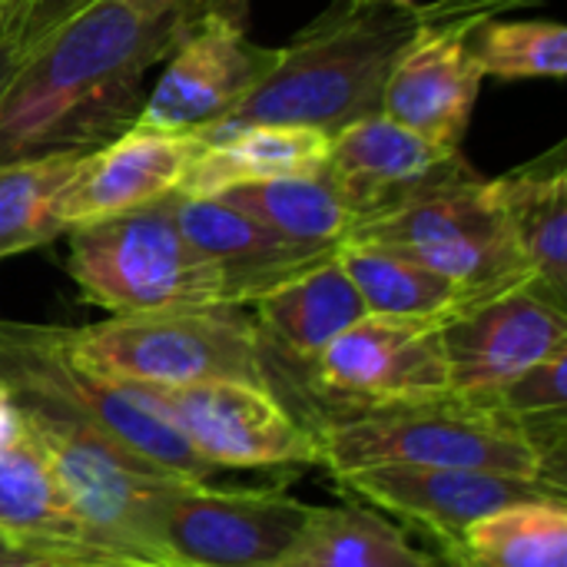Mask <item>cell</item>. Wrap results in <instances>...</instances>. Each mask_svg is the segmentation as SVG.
Segmentation results:
<instances>
[{
    "mask_svg": "<svg viewBox=\"0 0 567 567\" xmlns=\"http://www.w3.org/2000/svg\"><path fill=\"white\" fill-rule=\"evenodd\" d=\"M186 30L96 0L43 37L0 80V166L53 153H93L136 126L146 76Z\"/></svg>",
    "mask_w": 567,
    "mask_h": 567,
    "instance_id": "6da1fadb",
    "label": "cell"
},
{
    "mask_svg": "<svg viewBox=\"0 0 567 567\" xmlns=\"http://www.w3.org/2000/svg\"><path fill=\"white\" fill-rule=\"evenodd\" d=\"M429 3L336 0L286 47L266 80L219 123L196 130L213 146L246 126H312L329 136L382 113V90L409 40L422 30Z\"/></svg>",
    "mask_w": 567,
    "mask_h": 567,
    "instance_id": "7a4b0ae2",
    "label": "cell"
},
{
    "mask_svg": "<svg viewBox=\"0 0 567 567\" xmlns=\"http://www.w3.org/2000/svg\"><path fill=\"white\" fill-rule=\"evenodd\" d=\"M322 465L339 475L372 465L472 468L538 478L565 488V415L508 419L445 395L419 405H389L336 415L316 425Z\"/></svg>",
    "mask_w": 567,
    "mask_h": 567,
    "instance_id": "3957f363",
    "label": "cell"
},
{
    "mask_svg": "<svg viewBox=\"0 0 567 567\" xmlns=\"http://www.w3.org/2000/svg\"><path fill=\"white\" fill-rule=\"evenodd\" d=\"M63 236L66 272L80 296L113 316L233 306L223 272L186 243L176 223V193L70 226Z\"/></svg>",
    "mask_w": 567,
    "mask_h": 567,
    "instance_id": "277c9868",
    "label": "cell"
},
{
    "mask_svg": "<svg viewBox=\"0 0 567 567\" xmlns=\"http://www.w3.org/2000/svg\"><path fill=\"white\" fill-rule=\"evenodd\" d=\"M0 385L23 405L93 429L169 478L209 482L219 472L130 385L80 365L56 326L0 319Z\"/></svg>",
    "mask_w": 567,
    "mask_h": 567,
    "instance_id": "5b68a950",
    "label": "cell"
},
{
    "mask_svg": "<svg viewBox=\"0 0 567 567\" xmlns=\"http://www.w3.org/2000/svg\"><path fill=\"white\" fill-rule=\"evenodd\" d=\"M243 309L213 306L113 316L96 326L63 329V342L80 365L120 385H269L259 329Z\"/></svg>",
    "mask_w": 567,
    "mask_h": 567,
    "instance_id": "8992f818",
    "label": "cell"
},
{
    "mask_svg": "<svg viewBox=\"0 0 567 567\" xmlns=\"http://www.w3.org/2000/svg\"><path fill=\"white\" fill-rule=\"evenodd\" d=\"M262 359L266 379L296 382L319 422L452 395L439 322L362 316L309 362H286L266 349Z\"/></svg>",
    "mask_w": 567,
    "mask_h": 567,
    "instance_id": "52a82bcc",
    "label": "cell"
},
{
    "mask_svg": "<svg viewBox=\"0 0 567 567\" xmlns=\"http://www.w3.org/2000/svg\"><path fill=\"white\" fill-rule=\"evenodd\" d=\"M349 239H372L412 252L475 302L532 286V272L512 239L485 176H465L422 193L402 209L359 226Z\"/></svg>",
    "mask_w": 567,
    "mask_h": 567,
    "instance_id": "ba28073f",
    "label": "cell"
},
{
    "mask_svg": "<svg viewBox=\"0 0 567 567\" xmlns=\"http://www.w3.org/2000/svg\"><path fill=\"white\" fill-rule=\"evenodd\" d=\"M312 515V505L279 492L169 482L146 512V538L166 565L276 567Z\"/></svg>",
    "mask_w": 567,
    "mask_h": 567,
    "instance_id": "9c48e42d",
    "label": "cell"
},
{
    "mask_svg": "<svg viewBox=\"0 0 567 567\" xmlns=\"http://www.w3.org/2000/svg\"><path fill=\"white\" fill-rule=\"evenodd\" d=\"M23 429L43 452L60 492L66 495L83 532L126 558L163 561L146 538V512L153 498L179 478L156 472L93 429L63 415L23 405ZM166 565V561H163ZM176 567V565H173Z\"/></svg>",
    "mask_w": 567,
    "mask_h": 567,
    "instance_id": "30bf717a",
    "label": "cell"
},
{
    "mask_svg": "<svg viewBox=\"0 0 567 567\" xmlns=\"http://www.w3.org/2000/svg\"><path fill=\"white\" fill-rule=\"evenodd\" d=\"M186 445L216 468H312L322 442L269 389L252 382H196L176 389L130 385Z\"/></svg>",
    "mask_w": 567,
    "mask_h": 567,
    "instance_id": "8fae6325",
    "label": "cell"
},
{
    "mask_svg": "<svg viewBox=\"0 0 567 567\" xmlns=\"http://www.w3.org/2000/svg\"><path fill=\"white\" fill-rule=\"evenodd\" d=\"M532 0H439L429 3L422 30L399 53L385 90L382 113L425 140L462 150L485 73L468 53V30Z\"/></svg>",
    "mask_w": 567,
    "mask_h": 567,
    "instance_id": "7c38bea8",
    "label": "cell"
},
{
    "mask_svg": "<svg viewBox=\"0 0 567 567\" xmlns=\"http://www.w3.org/2000/svg\"><path fill=\"white\" fill-rule=\"evenodd\" d=\"M468 169L462 150L439 146L385 113H372L332 136L322 176L352 216L355 233Z\"/></svg>",
    "mask_w": 567,
    "mask_h": 567,
    "instance_id": "4fadbf2b",
    "label": "cell"
},
{
    "mask_svg": "<svg viewBox=\"0 0 567 567\" xmlns=\"http://www.w3.org/2000/svg\"><path fill=\"white\" fill-rule=\"evenodd\" d=\"M452 395L482 405L525 369L567 349V309L518 286L462 309L442 326Z\"/></svg>",
    "mask_w": 567,
    "mask_h": 567,
    "instance_id": "5bb4252c",
    "label": "cell"
},
{
    "mask_svg": "<svg viewBox=\"0 0 567 567\" xmlns=\"http://www.w3.org/2000/svg\"><path fill=\"white\" fill-rule=\"evenodd\" d=\"M279 50L252 43L246 27L209 23L176 43L136 116L140 130L196 133L219 123L276 66Z\"/></svg>",
    "mask_w": 567,
    "mask_h": 567,
    "instance_id": "9a60e30c",
    "label": "cell"
},
{
    "mask_svg": "<svg viewBox=\"0 0 567 567\" xmlns=\"http://www.w3.org/2000/svg\"><path fill=\"white\" fill-rule=\"evenodd\" d=\"M339 482L362 502L425 525L439 535L442 545H458L465 528L495 508L532 498L565 502V488H555L548 482L472 468L372 465L339 475Z\"/></svg>",
    "mask_w": 567,
    "mask_h": 567,
    "instance_id": "2e32d148",
    "label": "cell"
},
{
    "mask_svg": "<svg viewBox=\"0 0 567 567\" xmlns=\"http://www.w3.org/2000/svg\"><path fill=\"white\" fill-rule=\"evenodd\" d=\"M206 153L196 133H159L130 126L106 146L83 156L56 199L63 226H80L150 206L179 189L189 166Z\"/></svg>",
    "mask_w": 567,
    "mask_h": 567,
    "instance_id": "e0dca14e",
    "label": "cell"
},
{
    "mask_svg": "<svg viewBox=\"0 0 567 567\" xmlns=\"http://www.w3.org/2000/svg\"><path fill=\"white\" fill-rule=\"evenodd\" d=\"M176 223L186 243L223 272L233 306H249L279 282L339 252H312L292 246L223 196L196 199L176 189Z\"/></svg>",
    "mask_w": 567,
    "mask_h": 567,
    "instance_id": "ac0fdd59",
    "label": "cell"
},
{
    "mask_svg": "<svg viewBox=\"0 0 567 567\" xmlns=\"http://www.w3.org/2000/svg\"><path fill=\"white\" fill-rule=\"evenodd\" d=\"M532 286L567 309V146L558 143L525 166L488 179Z\"/></svg>",
    "mask_w": 567,
    "mask_h": 567,
    "instance_id": "d6986e66",
    "label": "cell"
},
{
    "mask_svg": "<svg viewBox=\"0 0 567 567\" xmlns=\"http://www.w3.org/2000/svg\"><path fill=\"white\" fill-rule=\"evenodd\" d=\"M262 349L286 362H309L365 312L339 259H326L249 302Z\"/></svg>",
    "mask_w": 567,
    "mask_h": 567,
    "instance_id": "ffe728a7",
    "label": "cell"
},
{
    "mask_svg": "<svg viewBox=\"0 0 567 567\" xmlns=\"http://www.w3.org/2000/svg\"><path fill=\"white\" fill-rule=\"evenodd\" d=\"M332 136L312 126H246L213 146L189 166L179 183L183 196H219L249 183L319 176L329 159Z\"/></svg>",
    "mask_w": 567,
    "mask_h": 567,
    "instance_id": "44dd1931",
    "label": "cell"
},
{
    "mask_svg": "<svg viewBox=\"0 0 567 567\" xmlns=\"http://www.w3.org/2000/svg\"><path fill=\"white\" fill-rule=\"evenodd\" d=\"M336 259L359 289L369 316L445 326L472 306L462 286H455L405 249L372 239H346Z\"/></svg>",
    "mask_w": 567,
    "mask_h": 567,
    "instance_id": "7402d4cb",
    "label": "cell"
},
{
    "mask_svg": "<svg viewBox=\"0 0 567 567\" xmlns=\"http://www.w3.org/2000/svg\"><path fill=\"white\" fill-rule=\"evenodd\" d=\"M0 535L73 551H110L83 532L27 429L13 445L0 449Z\"/></svg>",
    "mask_w": 567,
    "mask_h": 567,
    "instance_id": "603a6c76",
    "label": "cell"
},
{
    "mask_svg": "<svg viewBox=\"0 0 567 567\" xmlns=\"http://www.w3.org/2000/svg\"><path fill=\"white\" fill-rule=\"evenodd\" d=\"M276 567H445V561L409 545L389 518L342 505L316 508L299 545Z\"/></svg>",
    "mask_w": 567,
    "mask_h": 567,
    "instance_id": "cb8c5ba5",
    "label": "cell"
},
{
    "mask_svg": "<svg viewBox=\"0 0 567 567\" xmlns=\"http://www.w3.org/2000/svg\"><path fill=\"white\" fill-rule=\"evenodd\" d=\"M226 203L246 209L252 219L269 226L292 246L312 252H336L352 236V216L336 196L332 183L319 176L249 183L219 193Z\"/></svg>",
    "mask_w": 567,
    "mask_h": 567,
    "instance_id": "d4e9b609",
    "label": "cell"
},
{
    "mask_svg": "<svg viewBox=\"0 0 567 567\" xmlns=\"http://www.w3.org/2000/svg\"><path fill=\"white\" fill-rule=\"evenodd\" d=\"M452 548L482 567H567L565 502L532 498L495 508Z\"/></svg>",
    "mask_w": 567,
    "mask_h": 567,
    "instance_id": "484cf974",
    "label": "cell"
},
{
    "mask_svg": "<svg viewBox=\"0 0 567 567\" xmlns=\"http://www.w3.org/2000/svg\"><path fill=\"white\" fill-rule=\"evenodd\" d=\"M86 153H53L0 166V259L50 246L66 233L56 199Z\"/></svg>",
    "mask_w": 567,
    "mask_h": 567,
    "instance_id": "4316f807",
    "label": "cell"
},
{
    "mask_svg": "<svg viewBox=\"0 0 567 567\" xmlns=\"http://www.w3.org/2000/svg\"><path fill=\"white\" fill-rule=\"evenodd\" d=\"M468 53L485 76L561 80L567 73V30L558 20L488 17L468 30Z\"/></svg>",
    "mask_w": 567,
    "mask_h": 567,
    "instance_id": "83f0119b",
    "label": "cell"
},
{
    "mask_svg": "<svg viewBox=\"0 0 567 567\" xmlns=\"http://www.w3.org/2000/svg\"><path fill=\"white\" fill-rule=\"evenodd\" d=\"M482 409L502 412L508 419H548L565 415L567 409V349L525 369L512 382H505L498 392H492Z\"/></svg>",
    "mask_w": 567,
    "mask_h": 567,
    "instance_id": "f1b7e54d",
    "label": "cell"
},
{
    "mask_svg": "<svg viewBox=\"0 0 567 567\" xmlns=\"http://www.w3.org/2000/svg\"><path fill=\"white\" fill-rule=\"evenodd\" d=\"M96 0H13L3 10V47L10 60H23L43 37H50L60 23L76 17Z\"/></svg>",
    "mask_w": 567,
    "mask_h": 567,
    "instance_id": "f546056e",
    "label": "cell"
},
{
    "mask_svg": "<svg viewBox=\"0 0 567 567\" xmlns=\"http://www.w3.org/2000/svg\"><path fill=\"white\" fill-rule=\"evenodd\" d=\"M123 3L143 17H173L189 37L193 30L209 23L243 27L252 0H123Z\"/></svg>",
    "mask_w": 567,
    "mask_h": 567,
    "instance_id": "4dcf8cb0",
    "label": "cell"
},
{
    "mask_svg": "<svg viewBox=\"0 0 567 567\" xmlns=\"http://www.w3.org/2000/svg\"><path fill=\"white\" fill-rule=\"evenodd\" d=\"M0 567H173L163 561H143L126 555H106V551H43L20 561H3Z\"/></svg>",
    "mask_w": 567,
    "mask_h": 567,
    "instance_id": "1f68e13d",
    "label": "cell"
},
{
    "mask_svg": "<svg viewBox=\"0 0 567 567\" xmlns=\"http://www.w3.org/2000/svg\"><path fill=\"white\" fill-rule=\"evenodd\" d=\"M23 435V409L20 402L0 385V449L13 445Z\"/></svg>",
    "mask_w": 567,
    "mask_h": 567,
    "instance_id": "d6a6232c",
    "label": "cell"
},
{
    "mask_svg": "<svg viewBox=\"0 0 567 567\" xmlns=\"http://www.w3.org/2000/svg\"><path fill=\"white\" fill-rule=\"evenodd\" d=\"M43 551H73V548H53V545H30V542H17L10 535H0V565L3 561H20V558H33ZM113 555V551H106Z\"/></svg>",
    "mask_w": 567,
    "mask_h": 567,
    "instance_id": "836d02e7",
    "label": "cell"
},
{
    "mask_svg": "<svg viewBox=\"0 0 567 567\" xmlns=\"http://www.w3.org/2000/svg\"><path fill=\"white\" fill-rule=\"evenodd\" d=\"M10 66H13V60H10V53H7V47L0 43V80L10 73Z\"/></svg>",
    "mask_w": 567,
    "mask_h": 567,
    "instance_id": "e575fe53",
    "label": "cell"
},
{
    "mask_svg": "<svg viewBox=\"0 0 567 567\" xmlns=\"http://www.w3.org/2000/svg\"><path fill=\"white\" fill-rule=\"evenodd\" d=\"M10 3H13V0H0V13H3V10H7Z\"/></svg>",
    "mask_w": 567,
    "mask_h": 567,
    "instance_id": "d590c367",
    "label": "cell"
},
{
    "mask_svg": "<svg viewBox=\"0 0 567 567\" xmlns=\"http://www.w3.org/2000/svg\"><path fill=\"white\" fill-rule=\"evenodd\" d=\"M0 43H3V20H0Z\"/></svg>",
    "mask_w": 567,
    "mask_h": 567,
    "instance_id": "8d00e7d4",
    "label": "cell"
},
{
    "mask_svg": "<svg viewBox=\"0 0 567 567\" xmlns=\"http://www.w3.org/2000/svg\"><path fill=\"white\" fill-rule=\"evenodd\" d=\"M395 3H415V0H395Z\"/></svg>",
    "mask_w": 567,
    "mask_h": 567,
    "instance_id": "74e56055",
    "label": "cell"
},
{
    "mask_svg": "<svg viewBox=\"0 0 567 567\" xmlns=\"http://www.w3.org/2000/svg\"><path fill=\"white\" fill-rule=\"evenodd\" d=\"M0 17H3V13H0Z\"/></svg>",
    "mask_w": 567,
    "mask_h": 567,
    "instance_id": "f35d334b",
    "label": "cell"
}]
</instances>
